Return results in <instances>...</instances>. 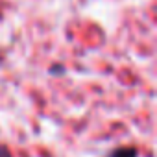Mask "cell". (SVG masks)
Segmentation results:
<instances>
[{
  "label": "cell",
  "mask_w": 157,
  "mask_h": 157,
  "mask_svg": "<svg viewBox=\"0 0 157 157\" xmlns=\"http://www.w3.org/2000/svg\"><path fill=\"white\" fill-rule=\"evenodd\" d=\"M107 157H139V150L135 146H118L111 150Z\"/></svg>",
  "instance_id": "cell-1"
},
{
  "label": "cell",
  "mask_w": 157,
  "mask_h": 157,
  "mask_svg": "<svg viewBox=\"0 0 157 157\" xmlns=\"http://www.w3.org/2000/svg\"><path fill=\"white\" fill-rule=\"evenodd\" d=\"M48 72H50L52 76H63V74H65V67H63V65H52V67L48 68Z\"/></svg>",
  "instance_id": "cell-2"
},
{
  "label": "cell",
  "mask_w": 157,
  "mask_h": 157,
  "mask_svg": "<svg viewBox=\"0 0 157 157\" xmlns=\"http://www.w3.org/2000/svg\"><path fill=\"white\" fill-rule=\"evenodd\" d=\"M0 157H13L11 150H10L6 144H0Z\"/></svg>",
  "instance_id": "cell-3"
}]
</instances>
